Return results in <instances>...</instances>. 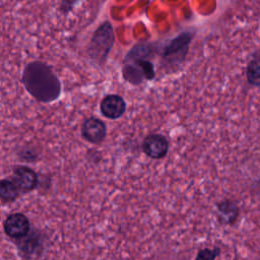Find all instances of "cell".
<instances>
[{
    "label": "cell",
    "instance_id": "obj_1",
    "mask_svg": "<svg viewBox=\"0 0 260 260\" xmlns=\"http://www.w3.org/2000/svg\"><path fill=\"white\" fill-rule=\"evenodd\" d=\"M21 79L27 92L40 103H52L60 96L62 87L58 76L42 61L27 63Z\"/></svg>",
    "mask_w": 260,
    "mask_h": 260
},
{
    "label": "cell",
    "instance_id": "obj_5",
    "mask_svg": "<svg viewBox=\"0 0 260 260\" xmlns=\"http://www.w3.org/2000/svg\"><path fill=\"white\" fill-rule=\"evenodd\" d=\"M10 180L21 192H29L37 188L39 178L37 173L25 166H17L13 169Z\"/></svg>",
    "mask_w": 260,
    "mask_h": 260
},
{
    "label": "cell",
    "instance_id": "obj_11",
    "mask_svg": "<svg viewBox=\"0 0 260 260\" xmlns=\"http://www.w3.org/2000/svg\"><path fill=\"white\" fill-rule=\"evenodd\" d=\"M191 40L190 34H182L175 40H173L170 45L165 50V57H171L178 52H181L183 49L187 50L188 45Z\"/></svg>",
    "mask_w": 260,
    "mask_h": 260
},
{
    "label": "cell",
    "instance_id": "obj_3",
    "mask_svg": "<svg viewBox=\"0 0 260 260\" xmlns=\"http://www.w3.org/2000/svg\"><path fill=\"white\" fill-rule=\"evenodd\" d=\"M16 246L20 256L26 260H32L40 257L44 249L41 235L31 231H29L25 237L16 240Z\"/></svg>",
    "mask_w": 260,
    "mask_h": 260
},
{
    "label": "cell",
    "instance_id": "obj_7",
    "mask_svg": "<svg viewBox=\"0 0 260 260\" xmlns=\"http://www.w3.org/2000/svg\"><path fill=\"white\" fill-rule=\"evenodd\" d=\"M82 137L93 144H99L106 138L107 127L106 124L95 117H90L84 120L81 126Z\"/></svg>",
    "mask_w": 260,
    "mask_h": 260
},
{
    "label": "cell",
    "instance_id": "obj_14",
    "mask_svg": "<svg viewBox=\"0 0 260 260\" xmlns=\"http://www.w3.org/2000/svg\"><path fill=\"white\" fill-rule=\"evenodd\" d=\"M20 155H21L22 158L25 159V160H26V158H27V155L30 156V160H34V159L37 158V153H35L32 150H31V151H27L26 148H23V149H22V151L20 152Z\"/></svg>",
    "mask_w": 260,
    "mask_h": 260
},
{
    "label": "cell",
    "instance_id": "obj_12",
    "mask_svg": "<svg viewBox=\"0 0 260 260\" xmlns=\"http://www.w3.org/2000/svg\"><path fill=\"white\" fill-rule=\"evenodd\" d=\"M246 74L250 84L260 86V57H255L248 63Z\"/></svg>",
    "mask_w": 260,
    "mask_h": 260
},
{
    "label": "cell",
    "instance_id": "obj_2",
    "mask_svg": "<svg viewBox=\"0 0 260 260\" xmlns=\"http://www.w3.org/2000/svg\"><path fill=\"white\" fill-rule=\"evenodd\" d=\"M114 44V30L109 21L103 22L93 32L88 45L89 57L99 64H103Z\"/></svg>",
    "mask_w": 260,
    "mask_h": 260
},
{
    "label": "cell",
    "instance_id": "obj_13",
    "mask_svg": "<svg viewBox=\"0 0 260 260\" xmlns=\"http://www.w3.org/2000/svg\"><path fill=\"white\" fill-rule=\"evenodd\" d=\"M221 250L219 247L210 248H202L198 251L195 260H215L217 256H219Z\"/></svg>",
    "mask_w": 260,
    "mask_h": 260
},
{
    "label": "cell",
    "instance_id": "obj_8",
    "mask_svg": "<svg viewBox=\"0 0 260 260\" xmlns=\"http://www.w3.org/2000/svg\"><path fill=\"white\" fill-rule=\"evenodd\" d=\"M100 110L108 119L116 120L123 116L126 111V103L121 95L108 94L103 98L100 104Z\"/></svg>",
    "mask_w": 260,
    "mask_h": 260
},
{
    "label": "cell",
    "instance_id": "obj_6",
    "mask_svg": "<svg viewBox=\"0 0 260 260\" xmlns=\"http://www.w3.org/2000/svg\"><path fill=\"white\" fill-rule=\"evenodd\" d=\"M168 150L169 142L161 134H149L142 141V151L150 158L160 159L167 155Z\"/></svg>",
    "mask_w": 260,
    "mask_h": 260
},
{
    "label": "cell",
    "instance_id": "obj_10",
    "mask_svg": "<svg viewBox=\"0 0 260 260\" xmlns=\"http://www.w3.org/2000/svg\"><path fill=\"white\" fill-rule=\"evenodd\" d=\"M20 191L15 184L9 179L0 180V200L5 203L15 201L19 196Z\"/></svg>",
    "mask_w": 260,
    "mask_h": 260
},
{
    "label": "cell",
    "instance_id": "obj_4",
    "mask_svg": "<svg viewBox=\"0 0 260 260\" xmlns=\"http://www.w3.org/2000/svg\"><path fill=\"white\" fill-rule=\"evenodd\" d=\"M5 234L15 240L25 237L30 231V222L26 215L20 212L9 214L3 223Z\"/></svg>",
    "mask_w": 260,
    "mask_h": 260
},
{
    "label": "cell",
    "instance_id": "obj_9",
    "mask_svg": "<svg viewBox=\"0 0 260 260\" xmlns=\"http://www.w3.org/2000/svg\"><path fill=\"white\" fill-rule=\"evenodd\" d=\"M240 215V208L234 201L224 199L216 203V217L221 224L233 225Z\"/></svg>",
    "mask_w": 260,
    "mask_h": 260
}]
</instances>
